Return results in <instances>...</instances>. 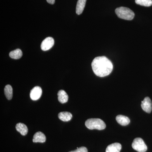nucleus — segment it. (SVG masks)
I'll list each match as a JSON object with an SVG mask.
<instances>
[{"label":"nucleus","instance_id":"nucleus-1","mask_svg":"<svg viewBox=\"0 0 152 152\" xmlns=\"http://www.w3.org/2000/svg\"><path fill=\"white\" fill-rule=\"evenodd\" d=\"M91 66L95 75L99 77L109 75L113 68L112 62L105 56L95 58L92 62Z\"/></svg>","mask_w":152,"mask_h":152},{"label":"nucleus","instance_id":"nucleus-2","mask_svg":"<svg viewBox=\"0 0 152 152\" xmlns=\"http://www.w3.org/2000/svg\"><path fill=\"white\" fill-rule=\"evenodd\" d=\"M85 125L90 130H102L105 129L106 124L102 120L99 118H91L87 120Z\"/></svg>","mask_w":152,"mask_h":152},{"label":"nucleus","instance_id":"nucleus-3","mask_svg":"<svg viewBox=\"0 0 152 152\" xmlns=\"http://www.w3.org/2000/svg\"><path fill=\"white\" fill-rule=\"evenodd\" d=\"M115 12L119 18L128 20H133L135 16L134 13L132 10L125 7L118 8L116 9Z\"/></svg>","mask_w":152,"mask_h":152},{"label":"nucleus","instance_id":"nucleus-4","mask_svg":"<svg viewBox=\"0 0 152 152\" xmlns=\"http://www.w3.org/2000/svg\"><path fill=\"white\" fill-rule=\"evenodd\" d=\"M132 147L134 150L138 152H145L148 148L142 139L136 138L133 141Z\"/></svg>","mask_w":152,"mask_h":152},{"label":"nucleus","instance_id":"nucleus-5","mask_svg":"<svg viewBox=\"0 0 152 152\" xmlns=\"http://www.w3.org/2000/svg\"><path fill=\"white\" fill-rule=\"evenodd\" d=\"M54 40L53 38L48 37L43 41L41 45V48L42 50L47 51L50 50L53 46Z\"/></svg>","mask_w":152,"mask_h":152},{"label":"nucleus","instance_id":"nucleus-6","mask_svg":"<svg viewBox=\"0 0 152 152\" xmlns=\"http://www.w3.org/2000/svg\"><path fill=\"white\" fill-rule=\"evenodd\" d=\"M42 91L41 87L36 86L31 90L30 96L31 99L34 101L37 100L41 97Z\"/></svg>","mask_w":152,"mask_h":152},{"label":"nucleus","instance_id":"nucleus-7","mask_svg":"<svg viewBox=\"0 0 152 152\" xmlns=\"http://www.w3.org/2000/svg\"><path fill=\"white\" fill-rule=\"evenodd\" d=\"M141 107L144 111L150 113L152 111V102L148 97H146L142 101Z\"/></svg>","mask_w":152,"mask_h":152},{"label":"nucleus","instance_id":"nucleus-8","mask_svg":"<svg viewBox=\"0 0 152 152\" xmlns=\"http://www.w3.org/2000/svg\"><path fill=\"white\" fill-rule=\"evenodd\" d=\"M46 140V136L42 132H37L34 135L33 137V142L34 143H44Z\"/></svg>","mask_w":152,"mask_h":152},{"label":"nucleus","instance_id":"nucleus-9","mask_svg":"<svg viewBox=\"0 0 152 152\" xmlns=\"http://www.w3.org/2000/svg\"><path fill=\"white\" fill-rule=\"evenodd\" d=\"M121 148V144L114 143L108 146L106 148V152H120Z\"/></svg>","mask_w":152,"mask_h":152},{"label":"nucleus","instance_id":"nucleus-10","mask_svg":"<svg viewBox=\"0 0 152 152\" xmlns=\"http://www.w3.org/2000/svg\"><path fill=\"white\" fill-rule=\"evenodd\" d=\"M58 100L60 103L64 104L67 102L69 96L67 93L64 90H60L58 93Z\"/></svg>","mask_w":152,"mask_h":152},{"label":"nucleus","instance_id":"nucleus-11","mask_svg":"<svg viewBox=\"0 0 152 152\" xmlns=\"http://www.w3.org/2000/svg\"><path fill=\"white\" fill-rule=\"evenodd\" d=\"M117 122L123 126H127L130 122L129 119L127 117L122 115H118L116 118Z\"/></svg>","mask_w":152,"mask_h":152},{"label":"nucleus","instance_id":"nucleus-12","mask_svg":"<svg viewBox=\"0 0 152 152\" xmlns=\"http://www.w3.org/2000/svg\"><path fill=\"white\" fill-rule=\"evenodd\" d=\"M59 118L63 121L67 122L70 121L72 118V115L68 112H61L58 114Z\"/></svg>","mask_w":152,"mask_h":152},{"label":"nucleus","instance_id":"nucleus-13","mask_svg":"<svg viewBox=\"0 0 152 152\" xmlns=\"http://www.w3.org/2000/svg\"><path fill=\"white\" fill-rule=\"evenodd\" d=\"M17 131L20 133L21 134L25 136L28 134V129L27 126L23 123H18L16 126Z\"/></svg>","mask_w":152,"mask_h":152},{"label":"nucleus","instance_id":"nucleus-14","mask_svg":"<svg viewBox=\"0 0 152 152\" xmlns=\"http://www.w3.org/2000/svg\"><path fill=\"white\" fill-rule=\"evenodd\" d=\"M87 0H78L76 7V13L77 15H81L83 13L86 6Z\"/></svg>","mask_w":152,"mask_h":152},{"label":"nucleus","instance_id":"nucleus-15","mask_svg":"<svg viewBox=\"0 0 152 152\" xmlns=\"http://www.w3.org/2000/svg\"><path fill=\"white\" fill-rule=\"evenodd\" d=\"M10 56L12 58L14 59H19L21 58L23 56V53L21 50L18 49L12 51L10 53Z\"/></svg>","mask_w":152,"mask_h":152},{"label":"nucleus","instance_id":"nucleus-16","mask_svg":"<svg viewBox=\"0 0 152 152\" xmlns=\"http://www.w3.org/2000/svg\"><path fill=\"white\" fill-rule=\"evenodd\" d=\"M4 94L8 100H11L12 98L13 89L10 85H7L4 88Z\"/></svg>","mask_w":152,"mask_h":152},{"label":"nucleus","instance_id":"nucleus-17","mask_svg":"<svg viewBox=\"0 0 152 152\" xmlns=\"http://www.w3.org/2000/svg\"><path fill=\"white\" fill-rule=\"evenodd\" d=\"M135 2L137 4L149 7L152 5V0H135Z\"/></svg>","mask_w":152,"mask_h":152},{"label":"nucleus","instance_id":"nucleus-18","mask_svg":"<svg viewBox=\"0 0 152 152\" xmlns=\"http://www.w3.org/2000/svg\"><path fill=\"white\" fill-rule=\"evenodd\" d=\"M69 152H88V149L85 147H81L80 148H77L75 151H72Z\"/></svg>","mask_w":152,"mask_h":152},{"label":"nucleus","instance_id":"nucleus-19","mask_svg":"<svg viewBox=\"0 0 152 152\" xmlns=\"http://www.w3.org/2000/svg\"><path fill=\"white\" fill-rule=\"evenodd\" d=\"M47 1L49 4H53L55 2V0H47Z\"/></svg>","mask_w":152,"mask_h":152}]
</instances>
